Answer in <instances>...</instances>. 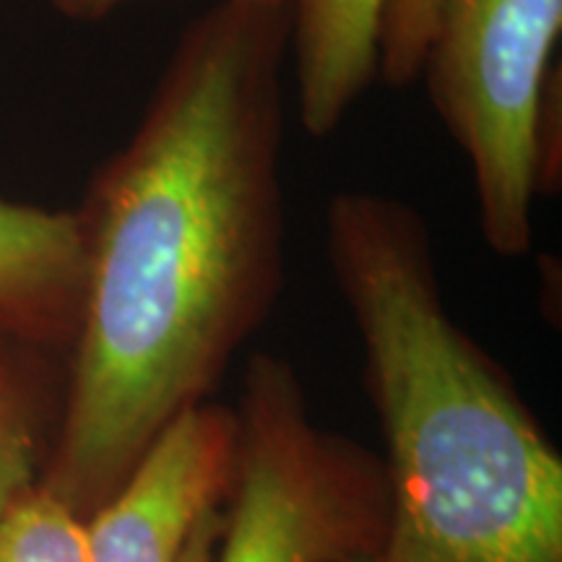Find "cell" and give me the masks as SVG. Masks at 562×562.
<instances>
[{"label": "cell", "instance_id": "obj_2", "mask_svg": "<svg viewBox=\"0 0 562 562\" xmlns=\"http://www.w3.org/2000/svg\"><path fill=\"white\" fill-rule=\"evenodd\" d=\"M323 235L383 435V560L562 562V456L510 372L448 311L425 216L341 191Z\"/></svg>", "mask_w": 562, "mask_h": 562}, {"label": "cell", "instance_id": "obj_12", "mask_svg": "<svg viewBox=\"0 0 562 562\" xmlns=\"http://www.w3.org/2000/svg\"><path fill=\"white\" fill-rule=\"evenodd\" d=\"M222 524H224V508L211 510L201 521L199 529H195L191 544H188V550L182 552L180 562H214V550H216V542H220Z\"/></svg>", "mask_w": 562, "mask_h": 562}, {"label": "cell", "instance_id": "obj_14", "mask_svg": "<svg viewBox=\"0 0 562 562\" xmlns=\"http://www.w3.org/2000/svg\"><path fill=\"white\" fill-rule=\"evenodd\" d=\"M349 562H385L383 558H360V560H349Z\"/></svg>", "mask_w": 562, "mask_h": 562}, {"label": "cell", "instance_id": "obj_5", "mask_svg": "<svg viewBox=\"0 0 562 562\" xmlns=\"http://www.w3.org/2000/svg\"><path fill=\"white\" fill-rule=\"evenodd\" d=\"M235 461V409L188 406L87 518L89 562H180L203 518L227 505Z\"/></svg>", "mask_w": 562, "mask_h": 562}, {"label": "cell", "instance_id": "obj_8", "mask_svg": "<svg viewBox=\"0 0 562 562\" xmlns=\"http://www.w3.org/2000/svg\"><path fill=\"white\" fill-rule=\"evenodd\" d=\"M60 351L0 334V516L40 484L58 430Z\"/></svg>", "mask_w": 562, "mask_h": 562}, {"label": "cell", "instance_id": "obj_11", "mask_svg": "<svg viewBox=\"0 0 562 562\" xmlns=\"http://www.w3.org/2000/svg\"><path fill=\"white\" fill-rule=\"evenodd\" d=\"M560 66L552 68L544 83L537 115V191L552 195L560 191L562 180V146H560Z\"/></svg>", "mask_w": 562, "mask_h": 562}, {"label": "cell", "instance_id": "obj_10", "mask_svg": "<svg viewBox=\"0 0 562 562\" xmlns=\"http://www.w3.org/2000/svg\"><path fill=\"white\" fill-rule=\"evenodd\" d=\"M440 0H385L378 26V76L393 89L419 79Z\"/></svg>", "mask_w": 562, "mask_h": 562}, {"label": "cell", "instance_id": "obj_13", "mask_svg": "<svg viewBox=\"0 0 562 562\" xmlns=\"http://www.w3.org/2000/svg\"><path fill=\"white\" fill-rule=\"evenodd\" d=\"M125 0H50L53 9L74 21H100L123 5ZM263 3H292L294 0H263Z\"/></svg>", "mask_w": 562, "mask_h": 562}, {"label": "cell", "instance_id": "obj_6", "mask_svg": "<svg viewBox=\"0 0 562 562\" xmlns=\"http://www.w3.org/2000/svg\"><path fill=\"white\" fill-rule=\"evenodd\" d=\"M87 290L79 211L0 199V334L66 355Z\"/></svg>", "mask_w": 562, "mask_h": 562}, {"label": "cell", "instance_id": "obj_3", "mask_svg": "<svg viewBox=\"0 0 562 562\" xmlns=\"http://www.w3.org/2000/svg\"><path fill=\"white\" fill-rule=\"evenodd\" d=\"M235 480L214 562L383 558L389 490L381 456L313 419L286 357L256 351L243 370Z\"/></svg>", "mask_w": 562, "mask_h": 562}, {"label": "cell", "instance_id": "obj_1", "mask_svg": "<svg viewBox=\"0 0 562 562\" xmlns=\"http://www.w3.org/2000/svg\"><path fill=\"white\" fill-rule=\"evenodd\" d=\"M292 9L220 0L188 21L76 209L87 290L40 484L83 521L161 427L209 402L284 290Z\"/></svg>", "mask_w": 562, "mask_h": 562}, {"label": "cell", "instance_id": "obj_7", "mask_svg": "<svg viewBox=\"0 0 562 562\" xmlns=\"http://www.w3.org/2000/svg\"><path fill=\"white\" fill-rule=\"evenodd\" d=\"M385 0H294L290 55L302 128L326 138L378 79Z\"/></svg>", "mask_w": 562, "mask_h": 562}, {"label": "cell", "instance_id": "obj_9", "mask_svg": "<svg viewBox=\"0 0 562 562\" xmlns=\"http://www.w3.org/2000/svg\"><path fill=\"white\" fill-rule=\"evenodd\" d=\"M0 562H89L87 521L34 484L0 516Z\"/></svg>", "mask_w": 562, "mask_h": 562}, {"label": "cell", "instance_id": "obj_4", "mask_svg": "<svg viewBox=\"0 0 562 562\" xmlns=\"http://www.w3.org/2000/svg\"><path fill=\"white\" fill-rule=\"evenodd\" d=\"M562 0H440L419 79L472 167L484 243L521 258L533 240L537 115Z\"/></svg>", "mask_w": 562, "mask_h": 562}]
</instances>
